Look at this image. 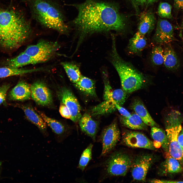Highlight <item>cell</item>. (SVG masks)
I'll list each match as a JSON object with an SVG mask.
<instances>
[{
  "label": "cell",
  "mask_w": 183,
  "mask_h": 183,
  "mask_svg": "<svg viewBox=\"0 0 183 183\" xmlns=\"http://www.w3.org/2000/svg\"><path fill=\"white\" fill-rule=\"evenodd\" d=\"M139 3L141 4H143L147 2L148 0H137ZM137 1V2H138Z\"/></svg>",
  "instance_id": "cell-40"
},
{
  "label": "cell",
  "mask_w": 183,
  "mask_h": 183,
  "mask_svg": "<svg viewBox=\"0 0 183 183\" xmlns=\"http://www.w3.org/2000/svg\"><path fill=\"white\" fill-rule=\"evenodd\" d=\"M163 49V64L169 70L175 71L180 65V61L176 53L171 45L168 44Z\"/></svg>",
  "instance_id": "cell-17"
},
{
  "label": "cell",
  "mask_w": 183,
  "mask_h": 183,
  "mask_svg": "<svg viewBox=\"0 0 183 183\" xmlns=\"http://www.w3.org/2000/svg\"><path fill=\"white\" fill-rule=\"evenodd\" d=\"M151 60L154 65L160 66L163 63V49L160 45L155 47L151 51Z\"/></svg>",
  "instance_id": "cell-32"
},
{
  "label": "cell",
  "mask_w": 183,
  "mask_h": 183,
  "mask_svg": "<svg viewBox=\"0 0 183 183\" xmlns=\"http://www.w3.org/2000/svg\"><path fill=\"white\" fill-rule=\"evenodd\" d=\"M174 39L172 24L166 20L159 19L157 22L153 37L155 42L159 44H168Z\"/></svg>",
  "instance_id": "cell-12"
},
{
  "label": "cell",
  "mask_w": 183,
  "mask_h": 183,
  "mask_svg": "<svg viewBox=\"0 0 183 183\" xmlns=\"http://www.w3.org/2000/svg\"><path fill=\"white\" fill-rule=\"evenodd\" d=\"M122 141L127 146L131 147L154 150L153 142L144 134L138 132L128 131L123 134Z\"/></svg>",
  "instance_id": "cell-11"
},
{
  "label": "cell",
  "mask_w": 183,
  "mask_h": 183,
  "mask_svg": "<svg viewBox=\"0 0 183 183\" xmlns=\"http://www.w3.org/2000/svg\"><path fill=\"white\" fill-rule=\"evenodd\" d=\"M164 163V169L169 173H174L181 172L182 168L180 163L176 159L172 157L169 152H166Z\"/></svg>",
  "instance_id": "cell-30"
},
{
  "label": "cell",
  "mask_w": 183,
  "mask_h": 183,
  "mask_svg": "<svg viewBox=\"0 0 183 183\" xmlns=\"http://www.w3.org/2000/svg\"><path fill=\"white\" fill-rule=\"evenodd\" d=\"M155 160L154 157L149 154L139 155L133 159L130 169L133 179L145 181L148 172Z\"/></svg>",
  "instance_id": "cell-8"
},
{
  "label": "cell",
  "mask_w": 183,
  "mask_h": 183,
  "mask_svg": "<svg viewBox=\"0 0 183 183\" xmlns=\"http://www.w3.org/2000/svg\"><path fill=\"white\" fill-rule=\"evenodd\" d=\"M104 79V99H110L120 105L123 104L126 98V93L123 89H117L113 90L110 85L106 75L103 76Z\"/></svg>",
  "instance_id": "cell-15"
},
{
  "label": "cell",
  "mask_w": 183,
  "mask_h": 183,
  "mask_svg": "<svg viewBox=\"0 0 183 183\" xmlns=\"http://www.w3.org/2000/svg\"><path fill=\"white\" fill-rule=\"evenodd\" d=\"M42 70V68H41L26 69L20 68H13L7 66L0 67V78L12 76L21 75Z\"/></svg>",
  "instance_id": "cell-28"
},
{
  "label": "cell",
  "mask_w": 183,
  "mask_h": 183,
  "mask_svg": "<svg viewBox=\"0 0 183 183\" xmlns=\"http://www.w3.org/2000/svg\"><path fill=\"white\" fill-rule=\"evenodd\" d=\"M151 182L153 183H183V181H178L165 180H161L158 179H154L151 181Z\"/></svg>",
  "instance_id": "cell-39"
},
{
  "label": "cell",
  "mask_w": 183,
  "mask_h": 183,
  "mask_svg": "<svg viewBox=\"0 0 183 183\" xmlns=\"http://www.w3.org/2000/svg\"><path fill=\"white\" fill-rule=\"evenodd\" d=\"M32 18L46 28L61 34L66 33L68 27L59 4L55 0H23Z\"/></svg>",
  "instance_id": "cell-3"
},
{
  "label": "cell",
  "mask_w": 183,
  "mask_h": 183,
  "mask_svg": "<svg viewBox=\"0 0 183 183\" xmlns=\"http://www.w3.org/2000/svg\"><path fill=\"white\" fill-rule=\"evenodd\" d=\"M158 0H148L147 2L148 4L152 3Z\"/></svg>",
  "instance_id": "cell-41"
},
{
  "label": "cell",
  "mask_w": 183,
  "mask_h": 183,
  "mask_svg": "<svg viewBox=\"0 0 183 183\" xmlns=\"http://www.w3.org/2000/svg\"><path fill=\"white\" fill-rule=\"evenodd\" d=\"M111 61L119 77L123 90L131 93L141 89L146 80L144 75L130 63L124 60L116 49L115 39L112 37Z\"/></svg>",
  "instance_id": "cell-4"
},
{
  "label": "cell",
  "mask_w": 183,
  "mask_h": 183,
  "mask_svg": "<svg viewBox=\"0 0 183 183\" xmlns=\"http://www.w3.org/2000/svg\"><path fill=\"white\" fill-rule=\"evenodd\" d=\"M32 33L31 23L24 13L12 7L0 4V45L8 49L20 47Z\"/></svg>",
  "instance_id": "cell-2"
},
{
  "label": "cell",
  "mask_w": 183,
  "mask_h": 183,
  "mask_svg": "<svg viewBox=\"0 0 183 183\" xmlns=\"http://www.w3.org/2000/svg\"><path fill=\"white\" fill-rule=\"evenodd\" d=\"M174 6L177 10H183V0H174Z\"/></svg>",
  "instance_id": "cell-37"
},
{
  "label": "cell",
  "mask_w": 183,
  "mask_h": 183,
  "mask_svg": "<svg viewBox=\"0 0 183 183\" xmlns=\"http://www.w3.org/2000/svg\"><path fill=\"white\" fill-rule=\"evenodd\" d=\"M120 137V131L116 122H112L104 128L100 136L102 146L101 156H105L113 150Z\"/></svg>",
  "instance_id": "cell-9"
},
{
  "label": "cell",
  "mask_w": 183,
  "mask_h": 183,
  "mask_svg": "<svg viewBox=\"0 0 183 183\" xmlns=\"http://www.w3.org/2000/svg\"><path fill=\"white\" fill-rule=\"evenodd\" d=\"M10 87L9 84H6L2 85L0 87V105L5 101L7 92Z\"/></svg>",
  "instance_id": "cell-34"
},
{
  "label": "cell",
  "mask_w": 183,
  "mask_h": 183,
  "mask_svg": "<svg viewBox=\"0 0 183 183\" xmlns=\"http://www.w3.org/2000/svg\"><path fill=\"white\" fill-rule=\"evenodd\" d=\"M58 96L62 102L68 108L70 113V119L74 122H78L81 117V107L75 96L68 89L63 87L58 92Z\"/></svg>",
  "instance_id": "cell-10"
},
{
  "label": "cell",
  "mask_w": 183,
  "mask_h": 183,
  "mask_svg": "<svg viewBox=\"0 0 183 183\" xmlns=\"http://www.w3.org/2000/svg\"><path fill=\"white\" fill-rule=\"evenodd\" d=\"M95 81L86 77L82 75L79 80L74 84L75 86L85 95L95 97L96 94Z\"/></svg>",
  "instance_id": "cell-21"
},
{
  "label": "cell",
  "mask_w": 183,
  "mask_h": 183,
  "mask_svg": "<svg viewBox=\"0 0 183 183\" xmlns=\"http://www.w3.org/2000/svg\"><path fill=\"white\" fill-rule=\"evenodd\" d=\"M77 16L73 22L81 33V41L85 35L95 32L124 30L125 21L111 4L87 0L77 6Z\"/></svg>",
  "instance_id": "cell-1"
},
{
  "label": "cell",
  "mask_w": 183,
  "mask_h": 183,
  "mask_svg": "<svg viewBox=\"0 0 183 183\" xmlns=\"http://www.w3.org/2000/svg\"><path fill=\"white\" fill-rule=\"evenodd\" d=\"M22 108L28 119L36 126L45 135H46V124L40 115L30 106H24Z\"/></svg>",
  "instance_id": "cell-20"
},
{
  "label": "cell",
  "mask_w": 183,
  "mask_h": 183,
  "mask_svg": "<svg viewBox=\"0 0 183 183\" xmlns=\"http://www.w3.org/2000/svg\"><path fill=\"white\" fill-rule=\"evenodd\" d=\"M81 130L95 141L99 127V124L89 114L85 113L79 121Z\"/></svg>",
  "instance_id": "cell-14"
},
{
  "label": "cell",
  "mask_w": 183,
  "mask_h": 183,
  "mask_svg": "<svg viewBox=\"0 0 183 183\" xmlns=\"http://www.w3.org/2000/svg\"><path fill=\"white\" fill-rule=\"evenodd\" d=\"M40 116L45 122L56 135L57 138L62 140L65 138L67 130L62 123L47 116L43 113L39 112Z\"/></svg>",
  "instance_id": "cell-23"
},
{
  "label": "cell",
  "mask_w": 183,
  "mask_h": 183,
  "mask_svg": "<svg viewBox=\"0 0 183 183\" xmlns=\"http://www.w3.org/2000/svg\"><path fill=\"white\" fill-rule=\"evenodd\" d=\"M150 134L154 141L153 143L155 148L162 147L166 152H169L168 139L164 130L157 127H153L151 128Z\"/></svg>",
  "instance_id": "cell-22"
},
{
  "label": "cell",
  "mask_w": 183,
  "mask_h": 183,
  "mask_svg": "<svg viewBox=\"0 0 183 183\" xmlns=\"http://www.w3.org/2000/svg\"><path fill=\"white\" fill-rule=\"evenodd\" d=\"M115 105L116 109L122 116L126 117H128L130 116L131 114L126 109L121 106L120 105L116 103Z\"/></svg>",
  "instance_id": "cell-36"
},
{
  "label": "cell",
  "mask_w": 183,
  "mask_h": 183,
  "mask_svg": "<svg viewBox=\"0 0 183 183\" xmlns=\"http://www.w3.org/2000/svg\"><path fill=\"white\" fill-rule=\"evenodd\" d=\"M93 145L90 144L83 152L80 158L78 168L83 171L92 158Z\"/></svg>",
  "instance_id": "cell-31"
},
{
  "label": "cell",
  "mask_w": 183,
  "mask_h": 183,
  "mask_svg": "<svg viewBox=\"0 0 183 183\" xmlns=\"http://www.w3.org/2000/svg\"><path fill=\"white\" fill-rule=\"evenodd\" d=\"M178 142L183 151V128L179 133L178 136Z\"/></svg>",
  "instance_id": "cell-38"
},
{
  "label": "cell",
  "mask_w": 183,
  "mask_h": 183,
  "mask_svg": "<svg viewBox=\"0 0 183 183\" xmlns=\"http://www.w3.org/2000/svg\"><path fill=\"white\" fill-rule=\"evenodd\" d=\"M115 103L111 99H104L103 101L92 109L91 114L97 116L111 113L116 109Z\"/></svg>",
  "instance_id": "cell-27"
},
{
  "label": "cell",
  "mask_w": 183,
  "mask_h": 183,
  "mask_svg": "<svg viewBox=\"0 0 183 183\" xmlns=\"http://www.w3.org/2000/svg\"><path fill=\"white\" fill-rule=\"evenodd\" d=\"M70 81L74 84L80 79L82 75L79 67L75 64L65 62L61 63Z\"/></svg>",
  "instance_id": "cell-29"
},
{
  "label": "cell",
  "mask_w": 183,
  "mask_h": 183,
  "mask_svg": "<svg viewBox=\"0 0 183 183\" xmlns=\"http://www.w3.org/2000/svg\"><path fill=\"white\" fill-rule=\"evenodd\" d=\"M59 112L63 117L66 119H70L71 115L70 111L67 106L62 103L60 106Z\"/></svg>",
  "instance_id": "cell-35"
},
{
  "label": "cell",
  "mask_w": 183,
  "mask_h": 183,
  "mask_svg": "<svg viewBox=\"0 0 183 183\" xmlns=\"http://www.w3.org/2000/svg\"><path fill=\"white\" fill-rule=\"evenodd\" d=\"M172 6L166 2H162L159 4L158 9V13L159 16L163 18L171 19Z\"/></svg>",
  "instance_id": "cell-33"
},
{
  "label": "cell",
  "mask_w": 183,
  "mask_h": 183,
  "mask_svg": "<svg viewBox=\"0 0 183 183\" xmlns=\"http://www.w3.org/2000/svg\"><path fill=\"white\" fill-rule=\"evenodd\" d=\"M7 67L13 68H20L29 65L36 64L33 59L24 52L16 57L8 60L6 62Z\"/></svg>",
  "instance_id": "cell-25"
},
{
  "label": "cell",
  "mask_w": 183,
  "mask_h": 183,
  "mask_svg": "<svg viewBox=\"0 0 183 183\" xmlns=\"http://www.w3.org/2000/svg\"><path fill=\"white\" fill-rule=\"evenodd\" d=\"M129 0V1H131V0Z\"/></svg>",
  "instance_id": "cell-42"
},
{
  "label": "cell",
  "mask_w": 183,
  "mask_h": 183,
  "mask_svg": "<svg viewBox=\"0 0 183 183\" xmlns=\"http://www.w3.org/2000/svg\"><path fill=\"white\" fill-rule=\"evenodd\" d=\"M120 120L124 126L131 129L146 130L147 128V125L135 113L131 114L128 117L121 116Z\"/></svg>",
  "instance_id": "cell-24"
},
{
  "label": "cell",
  "mask_w": 183,
  "mask_h": 183,
  "mask_svg": "<svg viewBox=\"0 0 183 183\" xmlns=\"http://www.w3.org/2000/svg\"><path fill=\"white\" fill-rule=\"evenodd\" d=\"M31 97L38 104L48 105L51 104L52 98L51 92L44 84L36 82L30 86Z\"/></svg>",
  "instance_id": "cell-13"
},
{
  "label": "cell",
  "mask_w": 183,
  "mask_h": 183,
  "mask_svg": "<svg viewBox=\"0 0 183 183\" xmlns=\"http://www.w3.org/2000/svg\"><path fill=\"white\" fill-rule=\"evenodd\" d=\"M155 23V17L152 12L150 11L143 12L141 16L138 32L145 36L152 30Z\"/></svg>",
  "instance_id": "cell-19"
},
{
  "label": "cell",
  "mask_w": 183,
  "mask_h": 183,
  "mask_svg": "<svg viewBox=\"0 0 183 183\" xmlns=\"http://www.w3.org/2000/svg\"><path fill=\"white\" fill-rule=\"evenodd\" d=\"M132 160L124 152L118 151L111 154L103 164L105 177L125 176L130 168Z\"/></svg>",
  "instance_id": "cell-6"
},
{
  "label": "cell",
  "mask_w": 183,
  "mask_h": 183,
  "mask_svg": "<svg viewBox=\"0 0 183 183\" xmlns=\"http://www.w3.org/2000/svg\"><path fill=\"white\" fill-rule=\"evenodd\" d=\"M183 117L178 111L173 110L167 116L165 123L166 131L168 142L169 152L183 166V151L178 142Z\"/></svg>",
  "instance_id": "cell-5"
},
{
  "label": "cell",
  "mask_w": 183,
  "mask_h": 183,
  "mask_svg": "<svg viewBox=\"0 0 183 183\" xmlns=\"http://www.w3.org/2000/svg\"><path fill=\"white\" fill-rule=\"evenodd\" d=\"M31 97L30 86L26 82L19 81L9 93L10 100L20 101L29 99Z\"/></svg>",
  "instance_id": "cell-16"
},
{
  "label": "cell",
  "mask_w": 183,
  "mask_h": 183,
  "mask_svg": "<svg viewBox=\"0 0 183 183\" xmlns=\"http://www.w3.org/2000/svg\"><path fill=\"white\" fill-rule=\"evenodd\" d=\"M131 106V108L135 113L147 126L152 127L157 126V124L140 100L138 99L134 100Z\"/></svg>",
  "instance_id": "cell-18"
},
{
  "label": "cell",
  "mask_w": 183,
  "mask_h": 183,
  "mask_svg": "<svg viewBox=\"0 0 183 183\" xmlns=\"http://www.w3.org/2000/svg\"><path fill=\"white\" fill-rule=\"evenodd\" d=\"M147 43L146 39L145 36L137 32L129 40L128 49L131 53H138L144 48Z\"/></svg>",
  "instance_id": "cell-26"
},
{
  "label": "cell",
  "mask_w": 183,
  "mask_h": 183,
  "mask_svg": "<svg viewBox=\"0 0 183 183\" xmlns=\"http://www.w3.org/2000/svg\"><path fill=\"white\" fill-rule=\"evenodd\" d=\"M60 47L57 42L42 40L35 44L28 46L23 52L30 56L36 64L50 60Z\"/></svg>",
  "instance_id": "cell-7"
}]
</instances>
